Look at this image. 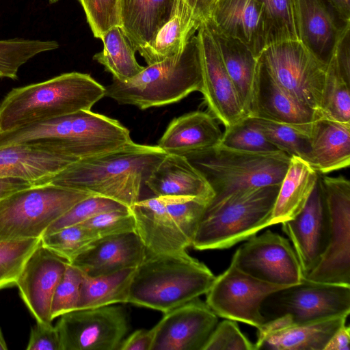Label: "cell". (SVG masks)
I'll return each mask as SVG.
<instances>
[{
    "instance_id": "ee69618b",
    "label": "cell",
    "mask_w": 350,
    "mask_h": 350,
    "mask_svg": "<svg viewBox=\"0 0 350 350\" xmlns=\"http://www.w3.org/2000/svg\"><path fill=\"white\" fill-rule=\"evenodd\" d=\"M83 278V273L78 267L67 263L53 296L51 308L52 321L78 308Z\"/></svg>"
},
{
    "instance_id": "f1b7e54d",
    "label": "cell",
    "mask_w": 350,
    "mask_h": 350,
    "mask_svg": "<svg viewBox=\"0 0 350 350\" xmlns=\"http://www.w3.org/2000/svg\"><path fill=\"white\" fill-rule=\"evenodd\" d=\"M177 0H120L121 29L135 51L152 40L174 14Z\"/></svg>"
},
{
    "instance_id": "4fadbf2b",
    "label": "cell",
    "mask_w": 350,
    "mask_h": 350,
    "mask_svg": "<svg viewBox=\"0 0 350 350\" xmlns=\"http://www.w3.org/2000/svg\"><path fill=\"white\" fill-rule=\"evenodd\" d=\"M247 240L231 260L238 269L260 281L283 287L302 282L301 265L287 239L268 230Z\"/></svg>"
},
{
    "instance_id": "8992f818",
    "label": "cell",
    "mask_w": 350,
    "mask_h": 350,
    "mask_svg": "<svg viewBox=\"0 0 350 350\" xmlns=\"http://www.w3.org/2000/svg\"><path fill=\"white\" fill-rule=\"evenodd\" d=\"M186 157L214 192L210 207L239 191L280 184L291 157L282 151L254 152L217 144Z\"/></svg>"
},
{
    "instance_id": "7c38bea8",
    "label": "cell",
    "mask_w": 350,
    "mask_h": 350,
    "mask_svg": "<svg viewBox=\"0 0 350 350\" xmlns=\"http://www.w3.org/2000/svg\"><path fill=\"white\" fill-rule=\"evenodd\" d=\"M55 327L61 350H118L129 322L126 310L112 304L65 313Z\"/></svg>"
},
{
    "instance_id": "f546056e",
    "label": "cell",
    "mask_w": 350,
    "mask_h": 350,
    "mask_svg": "<svg viewBox=\"0 0 350 350\" xmlns=\"http://www.w3.org/2000/svg\"><path fill=\"white\" fill-rule=\"evenodd\" d=\"M202 21L184 0H177L174 14L148 44L138 51L148 65L160 62L184 51Z\"/></svg>"
},
{
    "instance_id": "44dd1931",
    "label": "cell",
    "mask_w": 350,
    "mask_h": 350,
    "mask_svg": "<svg viewBox=\"0 0 350 350\" xmlns=\"http://www.w3.org/2000/svg\"><path fill=\"white\" fill-rule=\"evenodd\" d=\"M147 256L136 231L100 238L70 262L84 274L98 276L136 268Z\"/></svg>"
},
{
    "instance_id": "ac0fdd59",
    "label": "cell",
    "mask_w": 350,
    "mask_h": 350,
    "mask_svg": "<svg viewBox=\"0 0 350 350\" xmlns=\"http://www.w3.org/2000/svg\"><path fill=\"white\" fill-rule=\"evenodd\" d=\"M68 262L40 243L24 264L15 286L36 322L51 323L53 296Z\"/></svg>"
},
{
    "instance_id": "9c48e42d",
    "label": "cell",
    "mask_w": 350,
    "mask_h": 350,
    "mask_svg": "<svg viewBox=\"0 0 350 350\" xmlns=\"http://www.w3.org/2000/svg\"><path fill=\"white\" fill-rule=\"evenodd\" d=\"M264 323L299 324L324 319L348 317L350 285L308 280L278 290L262 301Z\"/></svg>"
},
{
    "instance_id": "5bb4252c",
    "label": "cell",
    "mask_w": 350,
    "mask_h": 350,
    "mask_svg": "<svg viewBox=\"0 0 350 350\" xmlns=\"http://www.w3.org/2000/svg\"><path fill=\"white\" fill-rule=\"evenodd\" d=\"M260 281L234 267L215 278L206 293V304L218 317L249 324L259 329L264 324L260 312L263 300L271 293L282 289Z\"/></svg>"
},
{
    "instance_id": "7a4b0ae2",
    "label": "cell",
    "mask_w": 350,
    "mask_h": 350,
    "mask_svg": "<svg viewBox=\"0 0 350 350\" xmlns=\"http://www.w3.org/2000/svg\"><path fill=\"white\" fill-rule=\"evenodd\" d=\"M104 96L103 85L90 75L78 72L13 88L0 103V133L91 110Z\"/></svg>"
},
{
    "instance_id": "4316f807",
    "label": "cell",
    "mask_w": 350,
    "mask_h": 350,
    "mask_svg": "<svg viewBox=\"0 0 350 350\" xmlns=\"http://www.w3.org/2000/svg\"><path fill=\"white\" fill-rule=\"evenodd\" d=\"M221 136L211 113L195 111L174 118L157 146L166 154L186 157L219 144Z\"/></svg>"
},
{
    "instance_id": "f6af8a7d",
    "label": "cell",
    "mask_w": 350,
    "mask_h": 350,
    "mask_svg": "<svg viewBox=\"0 0 350 350\" xmlns=\"http://www.w3.org/2000/svg\"><path fill=\"white\" fill-rule=\"evenodd\" d=\"M95 38L113 27H122L120 0H78Z\"/></svg>"
},
{
    "instance_id": "ab89813d",
    "label": "cell",
    "mask_w": 350,
    "mask_h": 350,
    "mask_svg": "<svg viewBox=\"0 0 350 350\" xmlns=\"http://www.w3.org/2000/svg\"><path fill=\"white\" fill-rule=\"evenodd\" d=\"M263 5L269 26V44L299 40L295 0H258Z\"/></svg>"
},
{
    "instance_id": "d6986e66",
    "label": "cell",
    "mask_w": 350,
    "mask_h": 350,
    "mask_svg": "<svg viewBox=\"0 0 350 350\" xmlns=\"http://www.w3.org/2000/svg\"><path fill=\"white\" fill-rule=\"evenodd\" d=\"M281 224L293 244L305 276L318 263L328 240L329 215L319 174L303 208Z\"/></svg>"
},
{
    "instance_id": "c3c4849f",
    "label": "cell",
    "mask_w": 350,
    "mask_h": 350,
    "mask_svg": "<svg viewBox=\"0 0 350 350\" xmlns=\"http://www.w3.org/2000/svg\"><path fill=\"white\" fill-rule=\"evenodd\" d=\"M27 350H61L57 329L51 323L36 322L31 329Z\"/></svg>"
},
{
    "instance_id": "db71d44e",
    "label": "cell",
    "mask_w": 350,
    "mask_h": 350,
    "mask_svg": "<svg viewBox=\"0 0 350 350\" xmlns=\"http://www.w3.org/2000/svg\"><path fill=\"white\" fill-rule=\"evenodd\" d=\"M340 12L350 18V0H332Z\"/></svg>"
},
{
    "instance_id": "e0dca14e",
    "label": "cell",
    "mask_w": 350,
    "mask_h": 350,
    "mask_svg": "<svg viewBox=\"0 0 350 350\" xmlns=\"http://www.w3.org/2000/svg\"><path fill=\"white\" fill-rule=\"evenodd\" d=\"M299 41L327 66L345 32L347 18L332 0H295Z\"/></svg>"
},
{
    "instance_id": "681fc988",
    "label": "cell",
    "mask_w": 350,
    "mask_h": 350,
    "mask_svg": "<svg viewBox=\"0 0 350 350\" xmlns=\"http://www.w3.org/2000/svg\"><path fill=\"white\" fill-rule=\"evenodd\" d=\"M153 340L152 329H138L123 340L119 350H151Z\"/></svg>"
},
{
    "instance_id": "9a60e30c",
    "label": "cell",
    "mask_w": 350,
    "mask_h": 350,
    "mask_svg": "<svg viewBox=\"0 0 350 350\" xmlns=\"http://www.w3.org/2000/svg\"><path fill=\"white\" fill-rule=\"evenodd\" d=\"M196 36L202 75L200 92L213 116L227 127L246 117L245 111L205 21Z\"/></svg>"
},
{
    "instance_id": "e575fe53",
    "label": "cell",
    "mask_w": 350,
    "mask_h": 350,
    "mask_svg": "<svg viewBox=\"0 0 350 350\" xmlns=\"http://www.w3.org/2000/svg\"><path fill=\"white\" fill-rule=\"evenodd\" d=\"M265 138L280 151L291 157L308 161L310 150V129L307 125H292L253 116L245 117Z\"/></svg>"
},
{
    "instance_id": "ba28073f",
    "label": "cell",
    "mask_w": 350,
    "mask_h": 350,
    "mask_svg": "<svg viewBox=\"0 0 350 350\" xmlns=\"http://www.w3.org/2000/svg\"><path fill=\"white\" fill-rule=\"evenodd\" d=\"M92 195L50 183L12 193L0 201V241L41 238L51 224Z\"/></svg>"
},
{
    "instance_id": "ffe728a7",
    "label": "cell",
    "mask_w": 350,
    "mask_h": 350,
    "mask_svg": "<svg viewBox=\"0 0 350 350\" xmlns=\"http://www.w3.org/2000/svg\"><path fill=\"white\" fill-rule=\"evenodd\" d=\"M226 36L239 40L258 57L269 45V26L258 0H215L208 18Z\"/></svg>"
},
{
    "instance_id": "60d3db41",
    "label": "cell",
    "mask_w": 350,
    "mask_h": 350,
    "mask_svg": "<svg viewBox=\"0 0 350 350\" xmlns=\"http://www.w3.org/2000/svg\"><path fill=\"white\" fill-rule=\"evenodd\" d=\"M129 208H130L114 200L92 195L75 204L51 224L43 235L49 234L68 226L81 224L104 212Z\"/></svg>"
},
{
    "instance_id": "bcb514c9",
    "label": "cell",
    "mask_w": 350,
    "mask_h": 350,
    "mask_svg": "<svg viewBox=\"0 0 350 350\" xmlns=\"http://www.w3.org/2000/svg\"><path fill=\"white\" fill-rule=\"evenodd\" d=\"M81 224L97 239L135 231V220L131 208L104 212Z\"/></svg>"
},
{
    "instance_id": "11a10c76",
    "label": "cell",
    "mask_w": 350,
    "mask_h": 350,
    "mask_svg": "<svg viewBox=\"0 0 350 350\" xmlns=\"http://www.w3.org/2000/svg\"><path fill=\"white\" fill-rule=\"evenodd\" d=\"M7 349H8L7 344L5 342L3 333L0 328V350H5Z\"/></svg>"
},
{
    "instance_id": "816d5d0a",
    "label": "cell",
    "mask_w": 350,
    "mask_h": 350,
    "mask_svg": "<svg viewBox=\"0 0 350 350\" xmlns=\"http://www.w3.org/2000/svg\"><path fill=\"white\" fill-rule=\"evenodd\" d=\"M33 185L31 183L18 178H0V201L16 191Z\"/></svg>"
},
{
    "instance_id": "9f6ffc18",
    "label": "cell",
    "mask_w": 350,
    "mask_h": 350,
    "mask_svg": "<svg viewBox=\"0 0 350 350\" xmlns=\"http://www.w3.org/2000/svg\"><path fill=\"white\" fill-rule=\"evenodd\" d=\"M59 0H49V1L51 3H55L56 2H57Z\"/></svg>"
},
{
    "instance_id": "52a82bcc",
    "label": "cell",
    "mask_w": 350,
    "mask_h": 350,
    "mask_svg": "<svg viewBox=\"0 0 350 350\" xmlns=\"http://www.w3.org/2000/svg\"><path fill=\"white\" fill-rule=\"evenodd\" d=\"M280 186L239 191L206 207L191 246L198 250L229 248L270 226Z\"/></svg>"
},
{
    "instance_id": "83f0119b",
    "label": "cell",
    "mask_w": 350,
    "mask_h": 350,
    "mask_svg": "<svg viewBox=\"0 0 350 350\" xmlns=\"http://www.w3.org/2000/svg\"><path fill=\"white\" fill-rule=\"evenodd\" d=\"M307 162L325 174L350 165V123L320 118L311 124Z\"/></svg>"
},
{
    "instance_id": "8fae6325",
    "label": "cell",
    "mask_w": 350,
    "mask_h": 350,
    "mask_svg": "<svg viewBox=\"0 0 350 350\" xmlns=\"http://www.w3.org/2000/svg\"><path fill=\"white\" fill-rule=\"evenodd\" d=\"M258 61L280 87L320 112L327 66L317 59L300 41L269 44L262 51Z\"/></svg>"
},
{
    "instance_id": "cb8c5ba5",
    "label": "cell",
    "mask_w": 350,
    "mask_h": 350,
    "mask_svg": "<svg viewBox=\"0 0 350 350\" xmlns=\"http://www.w3.org/2000/svg\"><path fill=\"white\" fill-rule=\"evenodd\" d=\"M248 116L292 125H307L321 118L320 112L302 103L280 87L258 61Z\"/></svg>"
},
{
    "instance_id": "8d00e7d4",
    "label": "cell",
    "mask_w": 350,
    "mask_h": 350,
    "mask_svg": "<svg viewBox=\"0 0 350 350\" xmlns=\"http://www.w3.org/2000/svg\"><path fill=\"white\" fill-rule=\"evenodd\" d=\"M58 47L59 43L55 40H0V77L17 79L21 66L41 53Z\"/></svg>"
},
{
    "instance_id": "d4e9b609",
    "label": "cell",
    "mask_w": 350,
    "mask_h": 350,
    "mask_svg": "<svg viewBox=\"0 0 350 350\" xmlns=\"http://www.w3.org/2000/svg\"><path fill=\"white\" fill-rule=\"evenodd\" d=\"M347 317L338 316L299 324L275 325L265 323L258 329L256 350H324Z\"/></svg>"
},
{
    "instance_id": "7bdbcfd3",
    "label": "cell",
    "mask_w": 350,
    "mask_h": 350,
    "mask_svg": "<svg viewBox=\"0 0 350 350\" xmlns=\"http://www.w3.org/2000/svg\"><path fill=\"white\" fill-rule=\"evenodd\" d=\"M225 128L219 144L221 146L254 152L280 151L270 143L258 129L249 122L245 117Z\"/></svg>"
},
{
    "instance_id": "d590c367",
    "label": "cell",
    "mask_w": 350,
    "mask_h": 350,
    "mask_svg": "<svg viewBox=\"0 0 350 350\" xmlns=\"http://www.w3.org/2000/svg\"><path fill=\"white\" fill-rule=\"evenodd\" d=\"M320 113L321 118L350 123V81L339 70L333 55L326 67Z\"/></svg>"
},
{
    "instance_id": "603a6c76",
    "label": "cell",
    "mask_w": 350,
    "mask_h": 350,
    "mask_svg": "<svg viewBox=\"0 0 350 350\" xmlns=\"http://www.w3.org/2000/svg\"><path fill=\"white\" fill-rule=\"evenodd\" d=\"M130 208L135 220V231L147 255L180 252L191 246L170 215L161 197L139 200Z\"/></svg>"
},
{
    "instance_id": "6da1fadb",
    "label": "cell",
    "mask_w": 350,
    "mask_h": 350,
    "mask_svg": "<svg viewBox=\"0 0 350 350\" xmlns=\"http://www.w3.org/2000/svg\"><path fill=\"white\" fill-rule=\"evenodd\" d=\"M165 154L157 145L132 141L118 149L74 162L43 184L86 191L131 208L140 200L143 186Z\"/></svg>"
},
{
    "instance_id": "f35d334b",
    "label": "cell",
    "mask_w": 350,
    "mask_h": 350,
    "mask_svg": "<svg viewBox=\"0 0 350 350\" xmlns=\"http://www.w3.org/2000/svg\"><path fill=\"white\" fill-rule=\"evenodd\" d=\"M41 238L0 241V290L15 286L26 260Z\"/></svg>"
},
{
    "instance_id": "1f68e13d",
    "label": "cell",
    "mask_w": 350,
    "mask_h": 350,
    "mask_svg": "<svg viewBox=\"0 0 350 350\" xmlns=\"http://www.w3.org/2000/svg\"><path fill=\"white\" fill-rule=\"evenodd\" d=\"M319 178V173L305 160L291 157L280 183L270 226L293 218L306 204Z\"/></svg>"
},
{
    "instance_id": "b9f144b4",
    "label": "cell",
    "mask_w": 350,
    "mask_h": 350,
    "mask_svg": "<svg viewBox=\"0 0 350 350\" xmlns=\"http://www.w3.org/2000/svg\"><path fill=\"white\" fill-rule=\"evenodd\" d=\"M160 197L162 198L170 215L186 238L192 243L207 203L191 197Z\"/></svg>"
},
{
    "instance_id": "484cf974",
    "label": "cell",
    "mask_w": 350,
    "mask_h": 350,
    "mask_svg": "<svg viewBox=\"0 0 350 350\" xmlns=\"http://www.w3.org/2000/svg\"><path fill=\"white\" fill-rule=\"evenodd\" d=\"M146 186L155 196H185L207 203L214 192L202 174L187 157L166 154L154 169Z\"/></svg>"
},
{
    "instance_id": "7dc6e473",
    "label": "cell",
    "mask_w": 350,
    "mask_h": 350,
    "mask_svg": "<svg viewBox=\"0 0 350 350\" xmlns=\"http://www.w3.org/2000/svg\"><path fill=\"white\" fill-rule=\"evenodd\" d=\"M202 350H256L240 330L235 321L226 319L217 323Z\"/></svg>"
},
{
    "instance_id": "277c9868",
    "label": "cell",
    "mask_w": 350,
    "mask_h": 350,
    "mask_svg": "<svg viewBox=\"0 0 350 350\" xmlns=\"http://www.w3.org/2000/svg\"><path fill=\"white\" fill-rule=\"evenodd\" d=\"M215 278L186 251L147 255L135 269L127 303L165 313L206 294Z\"/></svg>"
},
{
    "instance_id": "30bf717a",
    "label": "cell",
    "mask_w": 350,
    "mask_h": 350,
    "mask_svg": "<svg viewBox=\"0 0 350 350\" xmlns=\"http://www.w3.org/2000/svg\"><path fill=\"white\" fill-rule=\"evenodd\" d=\"M329 215L325 251L304 278L308 280L350 285V182L343 176L319 174Z\"/></svg>"
},
{
    "instance_id": "f5cc1de1",
    "label": "cell",
    "mask_w": 350,
    "mask_h": 350,
    "mask_svg": "<svg viewBox=\"0 0 350 350\" xmlns=\"http://www.w3.org/2000/svg\"><path fill=\"white\" fill-rule=\"evenodd\" d=\"M194 14L201 21L206 20L215 0H184Z\"/></svg>"
},
{
    "instance_id": "f907efd6",
    "label": "cell",
    "mask_w": 350,
    "mask_h": 350,
    "mask_svg": "<svg viewBox=\"0 0 350 350\" xmlns=\"http://www.w3.org/2000/svg\"><path fill=\"white\" fill-rule=\"evenodd\" d=\"M324 350H350V327H339L327 343Z\"/></svg>"
},
{
    "instance_id": "5b68a950",
    "label": "cell",
    "mask_w": 350,
    "mask_h": 350,
    "mask_svg": "<svg viewBox=\"0 0 350 350\" xmlns=\"http://www.w3.org/2000/svg\"><path fill=\"white\" fill-rule=\"evenodd\" d=\"M105 88V96L140 109L175 103L193 92H201L202 75L196 34L183 52L148 65L128 81L113 79Z\"/></svg>"
},
{
    "instance_id": "2e32d148",
    "label": "cell",
    "mask_w": 350,
    "mask_h": 350,
    "mask_svg": "<svg viewBox=\"0 0 350 350\" xmlns=\"http://www.w3.org/2000/svg\"><path fill=\"white\" fill-rule=\"evenodd\" d=\"M217 323L206 302L195 299L165 312L152 328L151 350H202Z\"/></svg>"
},
{
    "instance_id": "836d02e7",
    "label": "cell",
    "mask_w": 350,
    "mask_h": 350,
    "mask_svg": "<svg viewBox=\"0 0 350 350\" xmlns=\"http://www.w3.org/2000/svg\"><path fill=\"white\" fill-rule=\"evenodd\" d=\"M100 39L103 42V50L94 55L93 59L102 64L113 75V79L126 81L144 69L137 62L136 51L120 27L109 29Z\"/></svg>"
},
{
    "instance_id": "7402d4cb",
    "label": "cell",
    "mask_w": 350,
    "mask_h": 350,
    "mask_svg": "<svg viewBox=\"0 0 350 350\" xmlns=\"http://www.w3.org/2000/svg\"><path fill=\"white\" fill-rule=\"evenodd\" d=\"M74 162L43 143L29 141L0 148V178L42 185Z\"/></svg>"
},
{
    "instance_id": "3957f363",
    "label": "cell",
    "mask_w": 350,
    "mask_h": 350,
    "mask_svg": "<svg viewBox=\"0 0 350 350\" xmlns=\"http://www.w3.org/2000/svg\"><path fill=\"white\" fill-rule=\"evenodd\" d=\"M36 141L77 161L132 142L129 130L118 120L81 110L12 131L0 133V148Z\"/></svg>"
},
{
    "instance_id": "d6a6232c",
    "label": "cell",
    "mask_w": 350,
    "mask_h": 350,
    "mask_svg": "<svg viewBox=\"0 0 350 350\" xmlns=\"http://www.w3.org/2000/svg\"><path fill=\"white\" fill-rule=\"evenodd\" d=\"M135 268L89 276L83 273L77 309L127 303L129 286Z\"/></svg>"
},
{
    "instance_id": "74e56055",
    "label": "cell",
    "mask_w": 350,
    "mask_h": 350,
    "mask_svg": "<svg viewBox=\"0 0 350 350\" xmlns=\"http://www.w3.org/2000/svg\"><path fill=\"white\" fill-rule=\"evenodd\" d=\"M96 240L97 238L89 229L79 224L42 235L40 243L71 262Z\"/></svg>"
},
{
    "instance_id": "4dcf8cb0",
    "label": "cell",
    "mask_w": 350,
    "mask_h": 350,
    "mask_svg": "<svg viewBox=\"0 0 350 350\" xmlns=\"http://www.w3.org/2000/svg\"><path fill=\"white\" fill-rule=\"evenodd\" d=\"M205 21L215 38L247 117L252 106L258 57L241 41L217 30L208 19Z\"/></svg>"
}]
</instances>
